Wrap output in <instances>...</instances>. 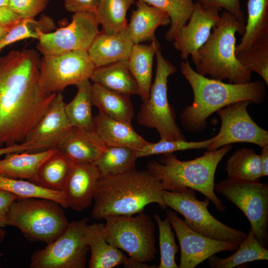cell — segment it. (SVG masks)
Here are the masks:
<instances>
[{
    "label": "cell",
    "instance_id": "1",
    "mask_svg": "<svg viewBox=\"0 0 268 268\" xmlns=\"http://www.w3.org/2000/svg\"><path fill=\"white\" fill-rule=\"evenodd\" d=\"M40 63L33 50L0 57V147L22 142L57 94L41 90Z\"/></svg>",
    "mask_w": 268,
    "mask_h": 268
},
{
    "label": "cell",
    "instance_id": "2",
    "mask_svg": "<svg viewBox=\"0 0 268 268\" xmlns=\"http://www.w3.org/2000/svg\"><path fill=\"white\" fill-rule=\"evenodd\" d=\"M180 68L193 92L192 104L185 107L181 115L183 127L190 132L204 131L207 127V118L229 104L242 100L261 104L265 100L264 81L227 83L209 78L195 70L188 59L181 63Z\"/></svg>",
    "mask_w": 268,
    "mask_h": 268
},
{
    "label": "cell",
    "instance_id": "3",
    "mask_svg": "<svg viewBox=\"0 0 268 268\" xmlns=\"http://www.w3.org/2000/svg\"><path fill=\"white\" fill-rule=\"evenodd\" d=\"M160 180L147 169L100 178L91 216L96 220L111 216L134 215L155 203L167 208Z\"/></svg>",
    "mask_w": 268,
    "mask_h": 268
},
{
    "label": "cell",
    "instance_id": "4",
    "mask_svg": "<svg viewBox=\"0 0 268 268\" xmlns=\"http://www.w3.org/2000/svg\"><path fill=\"white\" fill-rule=\"evenodd\" d=\"M232 147L231 144L226 145L187 161L179 160L173 153L162 154L158 161L148 163L147 170L160 180L164 190L175 192L191 188L203 195L218 211L223 212L225 206L214 193V177L219 162Z\"/></svg>",
    "mask_w": 268,
    "mask_h": 268
},
{
    "label": "cell",
    "instance_id": "5",
    "mask_svg": "<svg viewBox=\"0 0 268 268\" xmlns=\"http://www.w3.org/2000/svg\"><path fill=\"white\" fill-rule=\"evenodd\" d=\"M245 25L224 11L208 39L198 51L193 62L196 71L215 79H227L229 83L251 81L252 72L240 63L236 55L235 35L238 33L243 35Z\"/></svg>",
    "mask_w": 268,
    "mask_h": 268
},
{
    "label": "cell",
    "instance_id": "6",
    "mask_svg": "<svg viewBox=\"0 0 268 268\" xmlns=\"http://www.w3.org/2000/svg\"><path fill=\"white\" fill-rule=\"evenodd\" d=\"M105 220L103 233L106 241L130 256L125 268H150L147 263L157 253L155 226L150 216L142 211L135 216H111Z\"/></svg>",
    "mask_w": 268,
    "mask_h": 268
},
{
    "label": "cell",
    "instance_id": "7",
    "mask_svg": "<svg viewBox=\"0 0 268 268\" xmlns=\"http://www.w3.org/2000/svg\"><path fill=\"white\" fill-rule=\"evenodd\" d=\"M63 208L49 199L18 198L8 210L7 224L18 228L30 241L49 244L62 234L69 223Z\"/></svg>",
    "mask_w": 268,
    "mask_h": 268
},
{
    "label": "cell",
    "instance_id": "8",
    "mask_svg": "<svg viewBox=\"0 0 268 268\" xmlns=\"http://www.w3.org/2000/svg\"><path fill=\"white\" fill-rule=\"evenodd\" d=\"M156 68L148 98L142 101L137 117V123L155 129L161 139L167 140H186L176 124L174 109L167 96L168 77L176 72L177 67L165 59L160 49L155 54Z\"/></svg>",
    "mask_w": 268,
    "mask_h": 268
},
{
    "label": "cell",
    "instance_id": "9",
    "mask_svg": "<svg viewBox=\"0 0 268 268\" xmlns=\"http://www.w3.org/2000/svg\"><path fill=\"white\" fill-rule=\"evenodd\" d=\"M195 191L187 187L175 192L163 190L162 197L167 207L183 216L185 223L193 230L212 239L240 244L247 233L224 224L212 215L207 208L209 200H199Z\"/></svg>",
    "mask_w": 268,
    "mask_h": 268
},
{
    "label": "cell",
    "instance_id": "10",
    "mask_svg": "<svg viewBox=\"0 0 268 268\" xmlns=\"http://www.w3.org/2000/svg\"><path fill=\"white\" fill-rule=\"evenodd\" d=\"M214 191L232 202L248 219L261 243L268 245V185L227 178L214 185Z\"/></svg>",
    "mask_w": 268,
    "mask_h": 268
},
{
    "label": "cell",
    "instance_id": "11",
    "mask_svg": "<svg viewBox=\"0 0 268 268\" xmlns=\"http://www.w3.org/2000/svg\"><path fill=\"white\" fill-rule=\"evenodd\" d=\"M88 219L69 222L64 232L32 255V268H84L89 249L85 238Z\"/></svg>",
    "mask_w": 268,
    "mask_h": 268
},
{
    "label": "cell",
    "instance_id": "12",
    "mask_svg": "<svg viewBox=\"0 0 268 268\" xmlns=\"http://www.w3.org/2000/svg\"><path fill=\"white\" fill-rule=\"evenodd\" d=\"M95 68L87 51L43 56L40 63L39 87L46 94L61 92L68 86L90 79Z\"/></svg>",
    "mask_w": 268,
    "mask_h": 268
},
{
    "label": "cell",
    "instance_id": "13",
    "mask_svg": "<svg viewBox=\"0 0 268 268\" xmlns=\"http://www.w3.org/2000/svg\"><path fill=\"white\" fill-rule=\"evenodd\" d=\"M95 12L74 13L71 22L54 31L43 33L38 38V50L43 56L72 51H87L100 32Z\"/></svg>",
    "mask_w": 268,
    "mask_h": 268
},
{
    "label": "cell",
    "instance_id": "14",
    "mask_svg": "<svg viewBox=\"0 0 268 268\" xmlns=\"http://www.w3.org/2000/svg\"><path fill=\"white\" fill-rule=\"evenodd\" d=\"M251 103L250 100L240 101L216 111L221 120L220 128L206 151L236 142L252 143L261 148L268 145V132L257 125L248 113L247 108Z\"/></svg>",
    "mask_w": 268,
    "mask_h": 268
},
{
    "label": "cell",
    "instance_id": "15",
    "mask_svg": "<svg viewBox=\"0 0 268 268\" xmlns=\"http://www.w3.org/2000/svg\"><path fill=\"white\" fill-rule=\"evenodd\" d=\"M180 248L179 268H195L211 256L223 251H236L239 244L212 239L190 228L174 211L166 210Z\"/></svg>",
    "mask_w": 268,
    "mask_h": 268
},
{
    "label": "cell",
    "instance_id": "16",
    "mask_svg": "<svg viewBox=\"0 0 268 268\" xmlns=\"http://www.w3.org/2000/svg\"><path fill=\"white\" fill-rule=\"evenodd\" d=\"M219 11L214 8H205L197 1L195 2L189 20L172 41L183 60H187L189 56H191L193 62L195 60L198 50L207 41L211 30L219 22Z\"/></svg>",
    "mask_w": 268,
    "mask_h": 268
},
{
    "label": "cell",
    "instance_id": "17",
    "mask_svg": "<svg viewBox=\"0 0 268 268\" xmlns=\"http://www.w3.org/2000/svg\"><path fill=\"white\" fill-rule=\"evenodd\" d=\"M66 103L57 93L41 119L22 141L33 151L57 148L71 128L65 111Z\"/></svg>",
    "mask_w": 268,
    "mask_h": 268
},
{
    "label": "cell",
    "instance_id": "18",
    "mask_svg": "<svg viewBox=\"0 0 268 268\" xmlns=\"http://www.w3.org/2000/svg\"><path fill=\"white\" fill-rule=\"evenodd\" d=\"M100 178L94 163H74L63 190L69 207L80 212L89 207L93 201Z\"/></svg>",
    "mask_w": 268,
    "mask_h": 268
},
{
    "label": "cell",
    "instance_id": "19",
    "mask_svg": "<svg viewBox=\"0 0 268 268\" xmlns=\"http://www.w3.org/2000/svg\"><path fill=\"white\" fill-rule=\"evenodd\" d=\"M134 43L127 26L113 34L102 31L94 39L87 51L96 67L127 61Z\"/></svg>",
    "mask_w": 268,
    "mask_h": 268
},
{
    "label": "cell",
    "instance_id": "20",
    "mask_svg": "<svg viewBox=\"0 0 268 268\" xmlns=\"http://www.w3.org/2000/svg\"><path fill=\"white\" fill-rule=\"evenodd\" d=\"M106 147L94 129L71 127L57 148L73 163H94Z\"/></svg>",
    "mask_w": 268,
    "mask_h": 268
},
{
    "label": "cell",
    "instance_id": "21",
    "mask_svg": "<svg viewBox=\"0 0 268 268\" xmlns=\"http://www.w3.org/2000/svg\"><path fill=\"white\" fill-rule=\"evenodd\" d=\"M93 129L107 146L125 147L136 151L149 142L135 131L131 124L99 112L94 118Z\"/></svg>",
    "mask_w": 268,
    "mask_h": 268
},
{
    "label": "cell",
    "instance_id": "22",
    "mask_svg": "<svg viewBox=\"0 0 268 268\" xmlns=\"http://www.w3.org/2000/svg\"><path fill=\"white\" fill-rule=\"evenodd\" d=\"M57 150L8 153L0 159V175L34 182L41 165Z\"/></svg>",
    "mask_w": 268,
    "mask_h": 268
},
{
    "label": "cell",
    "instance_id": "23",
    "mask_svg": "<svg viewBox=\"0 0 268 268\" xmlns=\"http://www.w3.org/2000/svg\"><path fill=\"white\" fill-rule=\"evenodd\" d=\"M103 223L88 224L85 230L86 243L91 251L90 268H113L122 265L125 267L128 258L120 249L110 245L105 239Z\"/></svg>",
    "mask_w": 268,
    "mask_h": 268
},
{
    "label": "cell",
    "instance_id": "24",
    "mask_svg": "<svg viewBox=\"0 0 268 268\" xmlns=\"http://www.w3.org/2000/svg\"><path fill=\"white\" fill-rule=\"evenodd\" d=\"M136 8L132 11L127 27L134 44L155 39V31L159 26L170 23L168 14L144 1L136 2Z\"/></svg>",
    "mask_w": 268,
    "mask_h": 268
},
{
    "label": "cell",
    "instance_id": "25",
    "mask_svg": "<svg viewBox=\"0 0 268 268\" xmlns=\"http://www.w3.org/2000/svg\"><path fill=\"white\" fill-rule=\"evenodd\" d=\"M159 48L160 44L156 38L148 45L134 44L127 60L129 70L139 87L142 101L149 97L153 59Z\"/></svg>",
    "mask_w": 268,
    "mask_h": 268
},
{
    "label": "cell",
    "instance_id": "26",
    "mask_svg": "<svg viewBox=\"0 0 268 268\" xmlns=\"http://www.w3.org/2000/svg\"><path fill=\"white\" fill-rule=\"evenodd\" d=\"M130 97L99 84H92V103L99 113L128 124H131L134 116V107Z\"/></svg>",
    "mask_w": 268,
    "mask_h": 268
},
{
    "label": "cell",
    "instance_id": "27",
    "mask_svg": "<svg viewBox=\"0 0 268 268\" xmlns=\"http://www.w3.org/2000/svg\"><path fill=\"white\" fill-rule=\"evenodd\" d=\"M90 80L129 97L140 95L138 84L129 70L127 61L96 67Z\"/></svg>",
    "mask_w": 268,
    "mask_h": 268
},
{
    "label": "cell",
    "instance_id": "28",
    "mask_svg": "<svg viewBox=\"0 0 268 268\" xmlns=\"http://www.w3.org/2000/svg\"><path fill=\"white\" fill-rule=\"evenodd\" d=\"M245 32L236 47V55L254 44L268 39V0H248Z\"/></svg>",
    "mask_w": 268,
    "mask_h": 268
},
{
    "label": "cell",
    "instance_id": "29",
    "mask_svg": "<svg viewBox=\"0 0 268 268\" xmlns=\"http://www.w3.org/2000/svg\"><path fill=\"white\" fill-rule=\"evenodd\" d=\"M268 260V249L258 241L251 229L233 254L223 258L214 255L208 259L211 268H233L256 261Z\"/></svg>",
    "mask_w": 268,
    "mask_h": 268
},
{
    "label": "cell",
    "instance_id": "30",
    "mask_svg": "<svg viewBox=\"0 0 268 268\" xmlns=\"http://www.w3.org/2000/svg\"><path fill=\"white\" fill-rule=\"evenodd\" d=\"M73 163L62 151L58 149L41 165L34 183L49 190L63 192Z\"/></svg>",
    "mask_w": 268,
    "mask_h": 268
},
{
    "label": "cell",
    "instance_id": "31",
    "mask_svg": "<svg viewBox=\"0 0 268 268\" xmlns=\"http://www.w3.org/2000/svg\"><path fill=\"white\" fill-rule=\"evenodd\" d=\"M137 159L135 150L125 147L107 146L94 163L100 178L114 176L135 170Z\"/></svg>",
    "mask_w": 268,
    "mask_h": 268
},
{
    "label": "cell",
    "instance_id": "32",
    "mask_svg": "<svg viewBox=\"0 0 268 268\" xmlns=\"http://www.w3.org/2000/svg\"><path fill=\"white\" fill-rule=\"evenodd\" d=\"M75 86L77 87L76 95L65 105L67 116L72 127L93 130L92 84L88 79Z\"/></svg>",
    "mask_w": 268,
    "mask_h": 268
},
{
    "label": "cell",
    "instance_id": "33",
    "mask_svg": "<svg viewBox=\"0 0 268 268\" xmlns=\"http://www.w3.org/2000/svg\"><path fill=\"white\" fill-rule=\"evenodd\" d=\"M228 178L258 182L263 177L260 154L253 149H237L227 159L225 168Z\"/></svg>",
    "mask_w": 268,
    "mask_h": 268
},
{
    "label": "cell",
    "instance_id": "34",
    "mask_svg": "<svg viewBox=\"0 0 268 268\" xmlns=\"http://www.w3.org/2000/svg\"><path fill=\"white\" fill-rule=\"evenodd\" d=\"M0 190L11 193L18 198H41L54 201L63 208L69 207L63 192L44 188L33 182L0 175Z\"/></svg>",
    "mask_w": 268,
    "mask_h": 268
},
{
    "label": "cell",
    "instance_id": "35",
    "mask_svg": "<svg viewBox=\"0 0 268 268\" xmlns=\"http://www.w3.org/2000/svg\"><path fill=\"white\" fill-rule=\"evenodd\" d=\"M135 0H100L95 11L102 31L113 34L127 26L126 15Z\"/></svg>",
    "mask_w": 268,
    "mask_h": 268
},
{
    "label": "cell",
    "instance_id": "36",
    "mask_svg": "<svg viewBox=\"0 0 268 268\" xmlns=\"http://www.w3.org/2000/svg\"><path fill=\"white\" fill-rule=\"evenodd\" d=\"M166 12L170 19V26L166 32V41L172 42L180 30L186 25L194 9L193 0H138Z\"/></svg>",
    "mask_w": 268,
    "mask_h": 268
},
{
    "label": "cell",
    "instance_id": "37",
    "mask_svg": "<svg viewBox=\"0 0 268 268\" xmlns=\"http://www.w3.org/2000/svg\"><path fill=\"white\" fill-rule=\"evenodd\" d=\"M55 28L53 19L43 15L38 20L34 18H20L13 24L0 41V50L16 42L28 39H38L41 34L51 32Z\"/></svg>",
    "mask_w": 268,
    "mask_h": 268
},
{
    "label": "cell",
    "instance_id": "38",
    "mask_svg": "<svg viewBox=\"0 0 268 268\" xmlns=\"http://www.w3.org/2000/svg\"><path fill=\"white\" fill-rule=\"evenodd\" d=\"M159 230V245L160 259L158 268H178L176 255L178 247L175 239V234L167 217L162 219L157 213L153 214Z\"/></svg>",
    "mask_w": 268,
    "mask_h": 268
},
{
    "label": "cell",
    "instance_id": "39",
    "mask_svg": "<svg viewBox=\"0 0 268 268\" xmlns=\"http://www.w3.org/2000/svg\"><path fill=\"white\" fill-rule=\"evenodd\" d=\"M240 63L258 74L268 85V39L260 41L236 55Z\"/></svg>",
    "mask_w": 268,
    "mask_h": 268
},
{
    "label": "cell",
    "instance_id": "40",
    "mask_svg": "<svg viewBox=\"0 0 268 268\" xmlns=\"http://www.w3.org/2000/svg\"><path fill=\"white\" fill-rule=\"evenodd\" d=\"M213 137L200 141L186 140H167L160 139L157 142L148 143L141 149L135 151L137 158L153 155L164 154L177 151L206 148L212 142Z\"/></svg>",
    "mask_w": 268,
    "mask_h": 268
},
{
    "label": "cell",
    "instance_id": "41",
    "mask_svg": "<svg viewBox=\"0 0 268 268\" xmlns=\"http://www.w3.org/2000/svg\"><path fill=\"white\" fill-rule=\"evenodd\" d=\"M49 0H9L8 7L20 18H34L47 7Z\"/></svg>",
    "mask_w": 268,
    "mask_h": 268
},
{
    "label": "cell",
    "instance_id": "42",
    "mask_svg": "<svg viewBox=\"0 0 268 268\" xmlns=\"http://www.w3.org/2000/svg\"><path fill=\"white\" fill-rule=\"evenodd\" d=\"M205 8H214L225 11L233 15L237 20L245 25L246 19L242 11L240 0H197Z\"/></svg>",
    "mask_w": 268,
    "mask_h": 268
},
{
    "label": "cell",
    "instance_id": "43",
    "mask_svg": "<svg viewBox=\"0 0 268 268\" xmlns=\"http://www.w3.org/2000/svg\"><path fill=\"white\" fill-rule=\"evenodd\" d=\"M100 0H64L66 9L70 12H95Z\"/></svg>",
    "mask_w": 268,
    "mask_h": 268
},
{
    "label": "cell",
    "instance_id": "44",
    "mask_svg": "<svg viewBox=\"0 0 268 268\" xmlns=\"http://www.w3.org/2000/svg\"><path fill=\"white\" fill-rule=\"evenodd\" d=\"M16 195L0 190V227L7 225L6 214L11 204L17 199Z\"/></svg>",
    "mask_w": 268,
    "mask_h": 268
},
{
    "label": "cell",
    "instance_id": "45",
    "mask_svg": "<svg viewBox=\"0 0 268 268\" xmlns=\"http://www.w3.org/2000/svg\"><path fill=\"white\" fill-rule=\"evenodd\" d=\"M20 19L8 7H0V26L13 24Z\"/></svg>",
    "mask_w": 268,
    "mask_h": 268
},
{
    "label": "cell",
    "instance_id": "46",
    "mask_svg": "<svg viewBox=\"0 0 268 268\" xmlns=\"http://www.w3.org/2000/svg\"><path fill=\"white\" fill-rule=\"evenodd\" d=\"M22 151H33V149L30 146L22 142L11 145L0 147V156L4 155L8 153Z\"/></svg>",
    "mask_w": 268,
    "mask_h": 268
},
{
    "label": "cell",
    "instance_id": "47",
    "mask_svg": "<svg viewBox=\"0 0 268 268\" xmlns=\"http://www.w3.org/2000/svg\"><path fill=\"white\" fill-rule=\"evenodd\" d=\"M262 165V176L268 175V145L262 147L260 154Z\"/></svg>",
    "mask_w": 268,
    "mask_h": 268
},
{
    "label": "cell",
    "instance_id": "48",
    "mask_svg": "<svg viewBox=\"0 0 268 268\" xmlns=\"http://www.w3.org/2000/svg\"><path fill=\"white\" fill-rule=\"evenodd\" d=\"M13 24L0 26V41L4 38Z\"/></svg>",
    "mask_w": 268,
    "mask_h": 268
},
{
    "label": "cell",
    "instance_id": "49",
    "mask_svg": "<svg viewBox=\"0 0 268 268\" xmlns=\"http://www.w3.org/2000/svg\"><path fill=\"white\" fill-rule=\"evenodd\" d=\"M6 231L2 228V227H0V243L2 242L3 240L6 236Z\"/></svg>",
    "mask_w": 268,
    "mask_h": 268
},
{
    "label": "cell",
    "instance_id": "50",
    "mask_svg": "<svg viewBox=\"0 0 268 268\" xmlns=\"http://www.w3.org/2000/svg\"><path fill=\"white\" fill-rule=\"evenodd\" d=\"M9 0H0V7H8Z\"/></svg>",
    "mask_w": 268,
    "mask_h": 268
}]
</instances>
